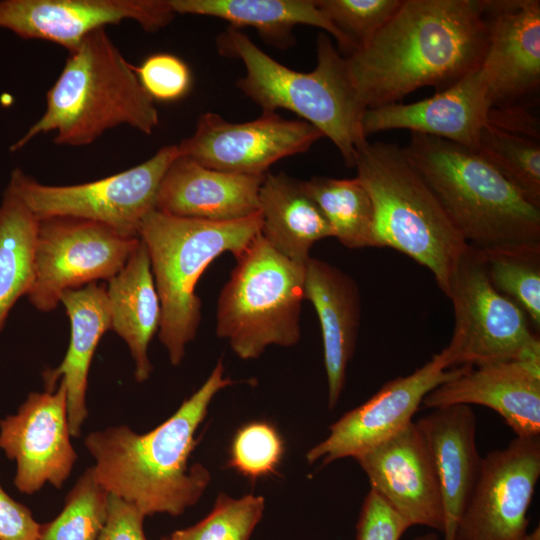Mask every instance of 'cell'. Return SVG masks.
Wrapping results in <instances>:
<instances>
[{"mask_svg":"<svg viewBox=\"0 0 540 540\" xmlns=\"http://www.w3.org/2000/svg\"><path fill=\"white\" fill-rule=\"evenodd\" d=\"M481 250V249H480ZM493 286L540 328V246L481 250Z\"/></svg>","mask_w":540,"mask_h":540,"instance_id":"obj_30","label":"cell"},{"mask_svg":"<svg viewBox=\"0 0 540 540\" xmlns=\"http://www.w3.org/2000/svg\"><path fill=\"white\" fill-rule=\"evenodd\" d=\"M169 0H1L0 28L24 39H40L75 49L91 32L135 21L147 32L175 17Z\"/></svg>","mask_w":540,"mask_h":540,"instance_id":"obj_16","label":"cell"},{"mask_svg":"<svg viewBox=\"0 0 540 540\" xmlns=\"http://www.w3.org/2000/svg\"><path fill=\"white\" fill-rule=\"evenodd\" d=\"M66 387L31 392L14 415L0 420V448L16 462L14 484L25 494L46 483L60 489L77 454L70 441Z\"/></svg>","mask_w":540,"mask_h":540,"instance_id":"obj_15","label":"cell"},{"mask_svg":"<svg viewBox=\"0 0 540 540\" xmlns=\"http://www.w3.org/2000/svg\"><path fill=\"white\" fill-rule=\"evenodd\" d=\"M140 84L153 100L176 101L187 94L191 73L186 63L170 53H156L134 67Z\"/></svg>","mask_w":540,"mask_h":540,"instance_id":"obj_36","label":"cell"},{"mask_svg":"<svg viewBox=\"0 0 540 540\" xmlns=\"http://www.w3.org/2000/svg\"><path fill=\"white\" fill-rule=\"evenodd\" d=\"M236 259L217 300L216 335L243 360L301 337L306 264L286 258L259 234Z\"/></svg>","mask_w":540,"mask_h":540,"instance_id":"obj_8","label":"cell"},{"mask_svg":"<svg viewBox=\"0 0 540 540\" xmlns=\"http://www.w3.org/2000/svg\"><path fill=\"white\" fill-rule=\"evenodd\" d=\"M322 133L303 120L264 112L252 121L233 123L214 112L198 118L179 152L199 164L234 174L264 176L280 159L306 152Z\"/></svg>","mask_w":540,"mask_h":540,"instance_id":"obj_13","label":"cell"},{"mask_svg":"<svg viewBox=\"0 0 540 540\" xmlns=\"http://www.w3.org/2000/svg\"><path fill=\"white\" fill-rule=\"evenodd\" d=\"M284 454V443L270 423L255 421L241 427L235 434L228 466L243 476L256 480L274 473Z\"/></svg>","mask_w":540,"mask_h":540,"instance_id":"obj_35","label":"cell"},{"mask_svg":"<svg viewBox=\"0 0 540 540\" xmlns=\"http://www.w3.org/2000/svg\"><path fill=\"white\" fill-rule=\"evenodd\" d=\"M37 228L38 218L6 188L0 205V331L33 283Z\"/></svg>","mask_w":540,"mask_h":540,"instance_id":"obj_28","label":"cell"},{"mask_svg":"<svg viewBox=\"0 0 540 540\" xmlns=\"http://www.w3.org/2000/svg\"><path fill=\"white\" fill-rule=\"evenodd\" d=\"M260 229L259 212L233 221H209L153 209L142 220L139 238L147 248L161 303L158 335L173 366L182 362L200 325V277L221 254L240 256Z\"/></svg>","mask_w":540,"mask_h":540,"instance_id":"obj_6","label":"cell"},{"mask_svg":"<svg viewBox=\"0 0 540 540\" xmlns=\"http://www.w3.org/2000/svg\"><path fill=\"white\" fill-rule=\"evenodd\" d=\"M482 3L488 44L479 70L487 98L491 108L515 106L540 86V1Z\"/></svg>","mask_w":540,"mask_h":540,"instance_id":"obj_17","label":"cell"},{"mask_svg":"<svg viewBox=\"0 0 540 540\" xmlns=\"http://www.w3.org/2000/svg\"><path fill=\"white\" fill-rule=\"evenodd\" d=\"M540 477V437H517L482 458L456 540H540L527 513Z\"/></svg>","mask_w":540,"mask_h":540,"instance_id":"obj_12","label":"cell"},{"mask_svg":"<svg viewBox=\"0 0 540 540\" xmlns=\"http://www.w3.org/2000/svg\"><path fill=\"white\" fill-rule=\"evenodd\" d=\"M454 311L449 344L436 355L447 369L540 359V341L526 314L491 283L480 249L468 245L451 278Z\"/></svg>","mask_w":540,"mask_h":540,"instance_id":"obj_9","label":"cell"},{"mask_svg":"<svg viewBox=\"0 0 540 540\" xmlns=\"http://www.w3.org/2000/svg\"><path fill=\"white\" fill-rule=\"evenodd\" d=\"M220 54L239 59L245 75L236 85L264 112L286 109L316 127L354 167L366 109L350 81L345 58L326 34L317 39V63L311 72L295 71L266 54L243 32L230 27L217 38Z\"/></svg>","mask_w":540,"mask_h":540,"instance_id":"obj_5","label":"cell"},{"mask_svg":"<svg viewBox=\"0 0 540 540\" xmlns=\"http://www.w3.org/2000/svg\"><path fill=\"white\" fill-rule=\"evenodd\" d=\"M108 496L88 468L67 494L61 513L41 525L37 540H97L106 522Z\"/></svg>","mask_w":540,"mask_h":540,"instance_id":"obj_32","label":"cell"},{"mask_svg":"<svg viewBox=\"0 0 540 540\" xmlns=\"http://www.w3.org/2000/svg\"><path fill=\"white\" fill-rule=\"evenodd\" d=\"M402 149L469 245L540 246V208L477 152L419 133Z\"/></svg>","mask_w":540,"mask_h":540,"instance_id":"obj_4","label":"cell"},{"mask_svg":"<svg viewBox=\"0 0 540 540\" xmlns=\"http://www.w3.org/2000/svg\"><path fill=\"white\" fill-rule=\"evenodd\" d=\"M140 238L101 223L70 217L38 219L34 278L27 297L39 311L54 310L61 295L108 281L126 264Z\"/></svg>","mask_w":540,"mask_h":540,"instance_id":"obj_11","label":"cell"},{"mask_svg":"<svg viewBox=\"0 0 540 540\" xmlns=\"http://www.w3.org/2000/svg\"><path fill=\"white\" fill-rule=\"evenodd\" d=\"M488 124L505 132L540 139L539 119L522 106L491 108Z\"/></svg>","mask_w":540,"mask_h":540,"instance_id":"obj_40","label":"cell"},{"mask_svg":"<svg viewBox=\"0 0 540 540\" xmlns=\"http://www.w3.org/2000/svg\"><path fill=\"white\" fill-rule=\"evenodd\" d=\"M264 176L223 172L180 155L161 180L154 209L209 221L246 218L259 212Z\"/></svg>","mask_w":540,"mask_h":540,"instance_id":"obj_21","label":"cell"},{"mask_svg":"<svg viewBox=\"0 0 540 540\" xmlns=\"http://www.w3.org/2000/svg\"><path fill=\"white\" fill-rule=\"evenodd\" d=\"M106 296L111 330L126 342L135 363V379L144 382L153 370L148 347L160 328L161 303L141 240L123 268L107 281Z\"/></svg>","mask_w":540,"mask_h":540,"instance_id":"obj_25","label":"cell"},{"mask_svg":"<svg viewBox=\"0 0 540 540\" xmlns=\"http://www.w3.org/2000/svg\"><path fill=\"white\" fill-rule=\"evenodd\" d=\"M60 302L70 320V342L62 362L54 369H47L43 380L46 391H54L59 381L64 382L70 434L78 437L88 417L89 368L101 337L111 329V315L106 286L97 282L65 291Z\"/></svg>","mask_w":540,"mask_h":540,"instance_id":"obj_24","label":"cell"},{"mask_svg":"<svg viewBox=\"0 0 540 540\" xmlns=\"http://www.w3.org/2000/svg\"><path fill=\"white\" fill-rule=\"evenodd\" d=\"M144 518L136 506L109 494L106 522L97 540H147L143 530Z\"/></svg>","mask_w":540,"mask_h":540,"instance_id":"obj_38","label":"cell"},{"mask_svg":"<svg viewBox=\"0 0 540 540\" xmlns=\"http://www.w3.org/2000/svg\"><path fill=\"white\" fill-rule=\"evenodd\" d=\"M306 193L329 222L333 237L345 247H379L371 197L357 178L336 179L315 176L302 180Z\"/></svg>","mask_w":540,"mask_h":540,"instance_id":"obj_29","label":"cell"},{"mask_svg":"<svg viewBox=\"0 0 540 540\" xmlns=\"http://www.w3.org/2000/svg\"><path fill=\"white\" fill-rule=\"evenodd\" d=\"M425 441L444 507V540H456L460 516L476 484L481 461L476 417L469 405L435 408L415 422Z\"/></svg>","mask_w":540,"mask_h":540,"instance_id":"obj_22","label":"cell"},{"mask_svg":"<svg viewBox=\"0 0 540 540\" xmlns=\"http://www.w3.org/2000/svg\"><path fill=\"white\" fill-rule=\"evenodd\" d=\"M163 540H171L170 538H167V539H163Z\"/></svg>","mask_w":540,"mask_h":540,"instance_id":"obj_42","label":"cell"},{"mask_svg":"<svg viewBox=\"0 0 540 540\" xmlns=\"http://www.w3.org/2000/svg\"><path fill=\"white\" fill-rule=\"evenodd\" d=\"M412 540H439V539L435 533H425V534H422L413 538Z\"/></svg>","mask_w":540,"mask_h":540,"instance_id":"obj_41","label":"cell"},{"mask_svg":"<svg viewBox=\"0 0 540 540\" xmlns=\"http://www.w3.org/2000/svg\"><path fill=\"white\" fill-rule=\"evenodd\" d=\"M354 167L373 203L378 246L393 248L426 267L448 297L451 278L469 244L403 149L366 140L357 147Z\"/></svg>","mask_w":540,"mask_h":540,"instance_id":"obj_7","label":"cell"},{"mask_svg":"<svg viewBox=\"0 0 540 540\" xmlns=\"http://www.w3.org/2000/svg\"><path fill=\"white\" fill-rule=\"evenodd\" d=\"M179 156L178 145L163 146L151 158L128 170L65 186L42 184L17 168L12 171L7 188L38 219H84L139 238L142 220L155 207L161 180Z\"/></svg>","mask_w":540,"mask_h":540,"instance_id":"obj_10","label":"cell"},{"mask_svg":"<svg viewBox=\"0 0 540 540\" xmlns=\"http://www.w3.org/2000/svg\"><path fill=\"white\" fill-rule=\"evenodd\" d=\"M476 152L540 208L539 140L487 124L481 131Z\"/></svg>","mask_w":540,"mask_h":540,"instance_id":"obj_31","label":"cell"},{"mask_svg":"<svg viewBox=\"0 0 540 540\" xmlns=\"http://www.w3.org/2000/svg\"><path fill=\"white\" fill-rule=\"evenodd\" d=\"M467 367L447 369L435 354L413 373L388 381L366 402L333 423L329 435L306 453L307 462L321 460L327 465L355 458L384 442L413 422V415L429 392Z\"/></svg>","mask_w":540,"mask_h":540,"instance_id":"obj_14","label":"cell"},{"mask_svg":"<svg viewBox=\"0 0 540 540\" xmlns=\"http://www.w3.org/2000/svg\"><path fill=\"white\" fill-rule=\"evenodd\" d=\"M40 529L31 511L11 498L0 484V540H37Z\"/></svg>","mask_w":540,"mask_h":540,"instance_id":"obj_39","label":"cell"},{"mask_svg":"<svg viewBox=\"0 0 540 540\" xmlns=\"http://www.w3.org/2000/svg\"><path fill=\"white\" fill-rule=\"evenodd\" d=\"M373 490L410 527L443 532L444 507L437 476L415 422L354 458Z\"/></svg>","mask_w":540,"mask_h":540,"instance_id":"obj_18","label":"cell"},{"mask_svg":"<svg viewBox=\"0 0 540 540\" xmlns=\"http://www.w3.org/2000/svg\"><path fill=\"white\" fill-rule=\"evenodd\" d=\"M265 500L253 494H219L210 513L193 526L175 531L171 540H249L262 519Z\"/></svg>","mask_w":540,"mask_h":540,"instance_id":"obj_33","label":"cell"},{"mask_svg":"<svg viewBox=\"0 0 540 540\" xmlns=\"http://www.w3.org/2000/svg\"><path fill=\"white\" fill-rule=\"evenodd\" d=\"M258 198L261 236L291 261L307 264L313 245L333 237L329 222L304 190L302 180L267 173Z\"/></svg>","mask_w":540,"mask_h":540,"instance_id":"obj_26","label":"cell"},{"mask_svg":"<svg viewBox=\"0 0 540 540\" xmlns=\"http://www.w3.org/2000/svg\"><path fill=\"white\" fill-rule=\"evenodd\" d=\"M409 528L380 496L369 490L356 524L357 540H400Z\"/></svg>","mask_w":540,"mask_h":540,"instance_id":"obj_37","label":"cell"},{"mask_svg":"<svg viewBox=\"0 0 540 540\" xmlns=\"http://www.w3.org/2000/svg\"><path fill=\"white\" fill-rule=\"evenodd\" d=\"M316 4L351 43L354 52L392 18L402 0H316Z\"/></svg>","mask_w":540,"mask_h":540,"instance_id":"obj_34","label":"cell"},{"mask_svg":"<svg viewBox=\"0 0 540 540\" xmlns=\"http://www.w3.org/2000/svg\"><path fill=\"white\" fill-rule=\"evenodd\" d=\"M422 404L431 409L482 405L493 409L517 437L540 434V359L468 366L429 392Z\"/></svg>","mask_w":540,"mask_h":540,"instance_id":"obj_19","label":"cell"},{"mask_svg":"<svg viewBox=\"0 0 540 540\" xmlns=\"http://www.w3.org/2000/svg\"><path fill=\"white\" fill-rule=\"evenodd\" d=\"M304 299L317 313L323 342L328 407L333 409L346 381L361 318L360 292L355 280L338 267L317 258L308 260Z\"/></svg>","mask_w":540,"mask_h":540,"instance_id":"obj_23","label":"cell"},{"mask_svg":"<svg viewBox=\"0 0 540 540\" xmlns=\"http://www.w3.org/2000/svg\"><path fill=\"white\" fill-rule=\"evenodd\" d=\"M487 44L482 0H402L374 37L344 58L367 110L421 87H451L479 68Z\"/></svg>","mask_w":540,"mask_h":540,"instance_id":"obj_1","label":"cell"},{"mask_svg":"<svg viewBox=\"0 0 540 540\" xmlns=\"http://www.w3.org/2000/svg\"><path fill=\"white\" fill-rule=\"evenodd\" d=\"M234 383L224 376L220 359L201 387L156 428L138 434L120 425L88 434L84 445L95 460L97 481L145 516H177L195 505L211 480L203 465L188 464L195 433L214 396Z\"/></svg>","mask_w":540,"mask_h":540,"instance_id":"obj_2","label":"cell"},{"mask_svg":"<svg viewBox=\"0 0 540 540\" xmlns=\"http://www.w3.org/2000/svg\"><path fill=\"white\" fill-rule=\"evenodd\" d=\"M175 14L215 17L231 27H252L277 46H287L292 29L309 25L325 30L349 56L353 47L318 8L316 0H169ZM345 56V57H346Z\"/></svg>","mask_w":540,"mask_h":540,"instance_id":"obj_27","label":"cell"},{"mask_svg":"<svg viewBox=\"0 0 540 540\" xmlns=\"http://www.w3.org/2000/svg\"><path fill=\"white\" fill-rule=\"evenodd\" d=\"M490 109L477 68L430 98L367 109L362 117V131L367 138L382 131L407 129L411 133L445 139L476 152L481 131L488 124Z\"/></svg>","mask_w":540,"mask_h":540,"instance_id":"obj_20","label":"cell"},{"mask_svg":"<svg viewBox=\"0 0 540 540\" xmlns=\"http://www.w3.org/2000/svg\"><path fill=\"white\" fill-rule=\"evenodd\" d=\"M46 100L43 115L11 145L10 151H18L36 136L49 132L55 133L56 144L84 146L120 125L147 135L159 125L154 100L105 28L91 32L69 51Z\"/></svg>","mask_w":540,"mask_h":540,"instance_id":"obj_3","label":"cell"}]
</instances>
